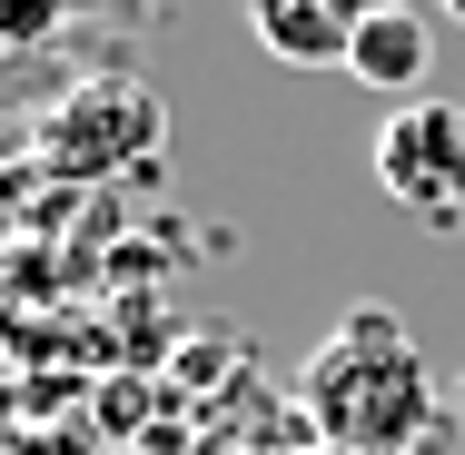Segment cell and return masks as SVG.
Segmentation results:
<instances>
[{
  "mask_svg": "<svg viewBox=\"0 0 465 455\" xmlns=\"http://www.w3.org/2000/svg\"><path fill=\"white\" fill-rule=\"evenodd\" d=\"M287 455H337V446H287Z\"/></svg>",
  "mask_w": 465,
  "mask_h": 455,
  "instance_id": "8fae6325",
  "label": "cell"
},
{
  "mask_svg": "<svg viewBox=\"0 0 465 455\" xmlns=\"http://www.w3.org/2000/svg\"><path fill=\"white\" fill-rule=\"evenodd\" d=\"M357 0H248V30H258V50L287 60V70H347V50H357Z\"/></svg>",
  "mask_w": 465,
  "mask_h": 455,
  "instance_id": "277c9868",
  "label": "cell"
},
{
  "mask_svg": "<svg viewBox=\"0 0 465 455\" xmlns=\"http://www.w3.org/2000/svg\"><path fill=\"white\" fill-rule=\"evenodd\" d=\"M347 70H357L367 90L416 99V90H426V70H436V30H426L416 10H367V20H357V50H347Z\"/></svg>",
  "mask_w": 465,
  "mask_h": 455,
  "instance_id": "5b68a950",
  "label": "cell"
},
{
  "mask_svg": "<svg viewBox=\"0 0 465 455\" xmlns=\"http://www.w3.org/2000/svg\"><path fill=\"white\" fill-rule=\"evenodd\" d=\"M446 406H456V426H465V376H456V386H446Z\"/></svg>",
  "mask_w": 465,
  "mask_h": 455,
  "instance_id": "ba28073f",
  "label": "cell"
},
{
  "mask_svg": "<svg viewBox=\"0 0 465 455\" xmlns=\"http://www.w3.org/2000/svg\"><path fill=\"white\" fill-rule=\"evenodd\" d=\"M60 20H70V0H0V60L40 50V40H50Z\"/></svg>",
  "mask_w": 465,
  "mask_h": 455,
  "instance_id": "8992f818",
  "label": "cell"
},
{
  "mask_svg": "<svg viewBox=\"0 0 465 455\" xmlns=\"http://www.w3.org/2000/svg\"><path fill=\"white\" fill-rule=\"evenodd\" d=\"M376 188L396 208L456 218V198H465V109L456 99H396L386 109V129H376Z\"/></svg>",
  "mask_w": 465,
  "mask_h": 455,
  "instance_id": "3957f363",
  "label": "cell"
},
{
  "mask_svg": "<svg viewBox=\"0 0 465 455\" xmlns=\"http://www.w3.org/2000/svg\"><path fill=\"white\" fill-rule=\"evenodd\" d=\"M436 10H446V20H456V30H465V0H436Z\"/></svg>",
  "mask_w": 465,
  "mask_h": 455,
  "instance_id": "9c48e42d",
  "label": "cell"
},
{
  "mask_svg": "<svg viewBox=\"0 0 465 455\" xmlns=\"http://www.w3.org/2000/svg\"><path fill=\"white\" fill-rule=\"evenodd\" d=\"M297 416L337 455H416V446H436V416H456V406L436 396L426 357L406 347L396 307H347L337 337L297 376Z\"/></svg>",
  "mask_w": 465,
  "mask_h": 455,
  "instance_id": "6da1fadb",
  "label": "cell"
},
{
  "mask_svg": "<svg viewBox=\"0 0 465 455\" xmlns=\"http://www.w3.org/2000/svg\"><path fill=\"white\" fill-rule=\"evenodd\" d=\"M40 149H50V169H60V179L139 169V159L159 149V99L139 90V80H80V90L40 119Z\"/></svg>",
  "mask_w": 465,
  "mask_h": 455,
  "instance_id": "7a4b0ae2",
  "label": "cell"
},
{
  "mask_svg": "<svg viewBox=\"0 0 465 455\" xmlns=\"http://www.w3.org/2000/svg\"><path fill=\"white\" fill-rule=\"evenodd\" d=\"M357 10H406V0H357Z\"/></svg>",
  "mask_w": 465,
  "mask_h": 455,
  "instance_id": "30bf717a",
  "label": "cell"
},
{
  "mask_svg": "<svg viewBox=\"0 0 465 455\" xmlns=\"http://www.w3.org/2000/svg\"><path fill=\"white\" fill-rule=\"evenodd\" d=\"M10 455H90V436H70V426H40V436H20Z\"/></svg>",
  "mask_w": 465,
  "mask_h": 455,
  "instance_id": "52a82bcc",
  "label": "cell"
}]
</instances>
